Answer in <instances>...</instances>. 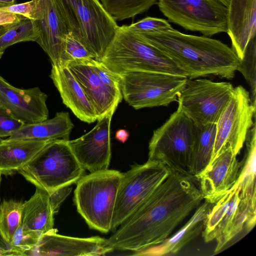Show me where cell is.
<instances>
[{"mask_svg":"<svg viewBox=\"0 0 256 256\" xmlns=\"http://www.w3.org/2000/svg\"><path fill=\"white\" fill-rule=\"evenodd\" d=\"M196 127L178 108L161 126L154 131L148 144V160L159 162L170 170L191 175Z\"/></svg>","mask_w":256,"mask_h":256,"instance_id":"cell-8","label":"cell"},{"mask_svg":"<svg viewBox=\"0 0 256 256\" xmlns=\"http://www.w3.org/2000/svg\"><path fill=\"white\" fill-rule=\"evenodd\" d=\"M72 32L99 60L118 27L99 0H59Z\"/></svg>","mask_w":256,"mask_h":256,"instance_id":"cell-7","label":"cell"},{"mask_svg":"<svg viewBox=\"0 0 256 256\" xmlns=\"http://www.w3.org/2000/svg\"><path fill=\"white\" fill-rule=\"evenodd\" d=\"M41 235L30 230L21 224L15 231L10 244L20 256L30 250L38 244Z\"/></svg>","mask_w":256,"mask_h":256,"instance_id":"cell-33","label":"cell"},{"mask_svg":"<svg viewBox=\"0 0 256 256\" xmlns=\"http://www.w3.org/2000/svg\"><path fill=\"white\" fill-rule=\"evenodd\" d=\"M74 127L68 112H56L52 118L24 124L8 138L68 141L70 140V134Z\"/></svg>","mask_w":256,"mask_h":256,"instance_id":"cell-24","label":"cell"},{"mask_svg":"<svg viewBox=\"0 0 256 256\" xmlns=\"http://www.w3.org/2000/svg\"><path fill=\"white\" fill-rule=\"evenodd\" d=\"M196 178L170 173L141 206L107 239L113 250L138 254L160 244L204 200Z\"/></svg>","mask_w":256,"mask_h":256,"instance_id":"cell-1","label":"cell"},{"mask_svg":"<svg viewBox=\"0 0 256 256\" xmlns=\"http://www.w3.org/2000/svg\"><path fill=\"white\" fill-rule=\"evenodd\" d=\"M236 156L226 145L196 177L204 200L215 203L235 184L242 165Z\"/></svg>","mask_w":256,"mask_h":256,"instance_id":"cell-17","label":"cell"},{"mask_svg":"<svg viewBox=\"0 0 256 256\" xmlns=\"http://www.w3.org/2000/svg\"><path fill=\"white\" fill-rule=\"evenodd\" d=\"M116 21L132 18L148 11L158 0H99Z\"/></svg>","mask_w":256,"mask_h":256,"instance_id":"cell-29","label":"cell"},{"mask_svg":"<svg viewBox=\"0 0 256 256\" xmlns=\"http://www.w3.org/2000/svg\"><path fill=\"white\" fill-rule=\"evenodd\" d=\"M31 20L36 24V42L48 56L52 64L61 67L64 40L72 32L59 0H32Z\"/></svg>","mask_w":256,"mask_h":256,"instance_id":"cell-14","label":"cell"},{"mask_svg":"<svg viewBox=\"0 0 256 256\" xmlns=\"http://www.w3.org/2000/svg\"><path fill=\"white\" fill-rule=\"evenodd\" d=\"M256 36L248 42L238 70L244 76L250 89L252 105L256 108Z\"/></svg>","mask_w":256,"mask_h":256,"instance_id":"cell-31","label":"cell"},{"mask_svg":"<svg viewBox=\"0 0 256 256\" xmlns=\"http://www.w3.org/2000/svg\"><path fill=\"white\" fill-rule=\"evenodd\" d=\"M220 2H221L222 4H224L226 7L228 8L230 0H218Z\"/></svg>","mask_w":256,"mask_h":256,"instance_id":"cell-43","label":"cell"},{"mask_svg":"<svg viewBox=\"0 0 256 256\" xmlns=\"http://www.w3.org/2000/svg\"><path fill=\"white\" fill-rule=\"evenodd\" d=\"M22 17L21 16L0 10V24L18 22Z\"/></svg>","mask_w":256,"mask_h":256,"instance_id":"cell-39","label":"cell"},{"mask_svg":"<svg viewBox=\"0 0 256 256\" xmlns=\"http://www.w3.org/2000/svg\"><path fill=\"white\" fill-rule=\"evenodd\" d=\"M160 10L186 30L205 36L227 32L228 8L218 0H158Z\"/></svg>","mask_w":256,"mask_h":256,"instance_id":"cell-11","label":"cell"},{"mask_svg":"<svg viewBox=\"0 0 256 256\" xmlns=\"http://www.w3.org/2000/svg\"><path fill=\"white\" fill-rule=\"evenodd\" d=\"M128 26L134 31L142 34L165 32L173 28L166 20L150 16L146 17Z\"/></svg>","mask_w":256,"mask_h":256,"instance_id":"cell-34","label":"cell"},{"mask_svg":"<svg viewBox=\"0 0 256 256\" xmlns=\"http://www.w3.org/2000/svg\"><path fill=\"white\" fill-rule=\"evenodd\" d=\"M170 173L163 164L148 160L122 173L111 231L115 230L136 212Z\"/></svg>","mask_w":256,"mask_h":256,"instance_id":"cell-10","label":"cell"},{"mask_svg":"<svg viewBox=\"0 0 256 256\" xmlns=\"http://www.w3.org/2000/svg\"><path fill=\"white\" fill-rule=\"evenodd\" d=\"M122 172L107 169L84 175L77 182L74 200L89 228L102 233L111 231Z\"/></svg>","mask_w":256,"mask_h":256,"instance_id":"cell-4","label":"cell"},{"mask_svg":"<svg viewBox=\"0 0 256 256\" xmlns=\"http://www.w3.org/2000/svg\"><path fill=\"white\" fill-rule=\"evenodd\" d=\"M0 256H20L0 232Z\"/></svg>","mask_w":256,"mask_h":256,"instance_id":"cell-38","label":"cell"},{"mask_svg":"<svg viewBox=\"0 0 256 256\" xmlns=\"http://www.w3.org/2000/svg\"><path fill=\"white\" fill-rule=\"evenodd\" d=\"M234 89L230 82L188 78L178 96V108L196 126L216 124Z\"/></svg>","mask_w":256,"mask_h":256,"instance_id":"cell-12","label":"cell"},{"mask_svg":"<svg viewBox=\"0 0 256 256\" xmlns=\"http://www.w3.org/2000/svg\"><path fill=\"white\" fill-rule=\"evenodd\" d=\"M25 124L14 117L6 108L0 106V138L9 137Z\"/></svg>","mask_w":256,"mask_h":256,"instance_id":"cell-35","label":"cell"},{"mask_svg":"<svg viewBox=\"0 0 256 256\" xmlns=\"http://www.w3.org/2000/svg\"><path fill=\"white\" fill-rule=\"evenodd\" d=\"M38 36L39 31L35 21L22 16L0 36V59L10 46L22 42H36Z\"/></svg>","mask_w":256,"mask_h":256,"instance_id":"cell-28","label":"cell"},{"mask_svg":"<svg viewBox=\"0 0 256 256\" xmlns=\"http://www.w3.org/2000/svg\"><path fill=\"white\" fill-rule=\"evenodd\" d=\"M56 229L46 232L32 248L24 256H76L106 255L113 251L108 245L107 239L98 236L76 238L58 234Z\"/></svg>","mask_w":256,"mask_h":256,"instance_id":"cell-18","label":"cell"},{"mask_svg":"<svg viewBox=\"0 0 256 256\" xmlns=\"http://www.w3.org/2000/svg\"><path fill=\"white\" fill-rule=\"evenodd\" d=\"M2 173L1 172H0V182H1V179H2Z\"/></svg>","mask_w":256,"mask_h":256,"instance_id":"cell-44","label":"cell"},{"mask_svg":"<svg viewBox=\"0 0 256 256\" xmlns=\"http://www.w3.org/2000/svg\"><path fill=\"white\" fill-rule=\"evenodd\" d=\"M246 153L242 162L237 182L240 188V194L244 198L252 202L256 201V123L247 134Z\"/></svg>","mask_w":256,"mask_h":256,"instance_id":"cell-27","label":"cell"},{"mask_svg":"<svg viewBox=\"0 0 256 256\" xmlns=\"http://www.w3.org/2000/svg\"><path fill=\"white\" fill-rule=\"evenodd\" d=\"M116 138L118 141L124 142L129 137V133L124 129H120L116 133Z\"/></svg>","mask_w":256,"mask_h":256,"instance_id":"cell-40","label":"cell"},{"mask_svg":"<svg viewBox=\"0 0 256 256\" xmlns=\"http://www.w3.org/2000/svg\"><path fill=\"white\" fill-rule=\"evenodd\" d=\"M139 34L170 58L188 78L214 75L230 80L240 64L241 60L233 50L217 40L185 34L174 28Z\"/></svg>","mask_w":256,"mask_h":256,"instance_id":"cell-2","label":"cell"},{"mask_svg":"<svg viewBox=\"0 0 256 256\" xmlns=\"http://www.w3.org/2000/svg\"><path fill=\"white\" fill-rule=\"evenodd\" d=\"M14 23L0 24V36L5 33Z\"/></svg>","mask_w":256,"mask_h":256,"instance_id":"cell-42","label":"cell"},{"mask_svg":"<svg viewBox=\"0 0 256 256\" xmlns=\"http://www.w3.org/2000/svg\"><path fill=\"white\" fill-rule=\"evenodd\" d=\"M47 98L48 96L38 87L18 88L0 76L2 106L25 124L36 123L48 118Z\"/></svg>","mask_w":256,"mask_h":256,"instance_id":"cell-19","label":"cell"},{"mask_svg":"<svg viewBox=\"0 0 256 256\" xmlns=\"http://www.w3.org/2000/svg\"><path fill=\"white\" fill-rule=\"evenodd\" d=\"M92 59L76 60L68 62L66 66L84 92L98 120L110 113L114 114L123 97L120 88L109 86L102 80L93 66Z\"/></svg>","mask_w":256,"mask_h":256,"instance_id":"cell-15","label":"cell"},{"mask_svg":"<svg viewBox=\"0 0 256 256\" xmlns=\"http://www.w3.org/2000/svg\"><path fill=\"white\" fill-rule=\"evenodd\" d=\"M99 61L120 76L131 72L150 71L186 76L170 58L126 25L118 26Z\"/></svg>","mask_w":256,"mask_h":256,"instance_id":"cell-3","label":"cell"},{"mask_svg":"<svg viewBox=\"0 0 256 256\" xmlns=\"http://www.w3.org/2000/svg\"><path fill=\"white\" fill-rule=\"evenodd\" d=\"M84 172L67 141L56 140L49 142L18 172L36 188L50 194L76 184Z\"/></svg>","mask_w":256,"mask_h":256,"instance_id":"cell-5","label":"cell"},{"mask_svg":"<svg viewBox=\"0 0 256 256\" xmlns=\"http://www.w3.org/2000/svg\"><path fill=\"white\" fill-rule=\"evenodd\" d=\"M54 140L3 139L0 143V172L10 175L30 162L49 142Z\"/></svg>","mask_w":256,"mask_h":256,"instance_id":"cell-22","label":"cell"},{"mask_svg":"<svg viewBox=\"0 0 256 256\" xmlns=\"http://www.w3.org/2000/svg\"><path fill=\"white\" fill-rule=\"evenodd\" d=\"M120 76L122 97L136 110L167 106L176 100L188 79L184 76L150 71L128 72Z\"/></svg>","mask_w":256,"mask_h":256,"instance_id":"cell-9","label":"cell"},{"mask_svg":"<svg viewBox=\"0 0 256 256\" xmlns=\"http://www.w3.org/2000/svg\"><path fill=\"white\" fill-rule=\"evenodd\" d=\"M256 222V203L242 196L237 182L207 214L202 236L206 242L216 240L214 252L221 250L244 228L250 232Z\"/></svg>","mask_w":256,"mask_h":256,"instance_id":"cell-6","label":"cell"},{"mask_svg":"<svg viewBox=\"0 0 256 256\" xmlns=\"http://www.w3.org/2000/svg\"><path fill=\"white\" fill-rule=\"evenodd\" d=\"M23 202L14 200H4L0 204V232L10 243L22 222Z\"/></svg>","mask_w":256,"mask_h":256,"instance_id":"cell-30","label":"cell"},{"mask_svg":"<svg viewBox=\"0 0 256 256\" xmlns=\"http://www.w3.org/2000/svg\"><path fill=\"white\" fill-rule=\"evenodd\" d=\"M113 113L100 120L90 132L67 141L76 160L90 173L108 169L111 159L110 122Z\"/></svg>","mask_w":256,"mask_h":256,"instance_id":"cell-16","label":"cell"},{"mask_svg":"<svg viewBox=\"0 0 256 256\" xmlns=\"http://www.w3.org/2000/svg\"><path fill=\"white\" fill-rule=\"evenodd\" d=\"M54 215L50 194L36 188L34 194L23 202L22 224L42 236L54 229Z\"/></svg>","mask_w":256,"mask_h":256,"instance_id":"cell-25","label":"cell"},{"mask_svg":"<svg viewBox=\"0 0 256 256\" xmlns=\"http://www.w3.org/2000/svg\"><path fill=\"white\" fill-rule=\"evenodd\" d=\"M228 29L232 49L241 60L246 48L256 32V0H230Z\"/></svg>","mask_w":256,"mask_h":256,"instance_id":"cell-20","label":"cell"},{"mask_svg":"<svg viewBox=\"0 0 256 256\" xmlns=\"http://www.w3.org/2000/svg\"><path fill=\"white\" fill-rule=\"evenodd\" d=\"M50 77L59 92L63 103L78 118L88 124L97 120L92 106L78 80L66 66L52 65Z\"/></svg>","mask_w":256,"mask_h":256,"instance_id":"cell-21","label":"cell"},{"mask_svg":"<svg viewBox=\"0 0 256 256\" xmlns=\"http://www.w3.org/2000/svg\"><path fill=\"white\" fill-rule=\"evenodd\" d=\"M212 204L204 200L195 210L186 224L173 236L160 244L140 252L137 255L164 256L178 252L202 232L207 214Z\"/></svg>","mask_w":256,"mask_h":256,"instance_id":"cell-23","label":"cell"},{"mask_svg":"<svg viewBox=\"0 0 256 256\" xmlns=\"http://www.w3.org/2000/svg\"><path fill=\"white\" fill-rule=\"evenodd\" d=\"M196 126L191 162V175L195 178L212 160L216 138V124Z\"/></svg>","mask_w":256,"mask_h":256,"instance_id":"cell-26","label":"cell"},{"mask_svg":"<svg viewBox=\"0 0 256 256\" xmlns=\"http://www.w3.org/2000/svg\"><path fill=\"white\" fill-rule=\"evenodd\" d=\"M2 140H3V139H2V138H0V143L2 142Z\"/></svg>","mask_w":256,"mask_h":256,"instance_id":"cell-45","label":"cell"},{"mask_svg":"<svg viewBox=\"0 0 256 256\" xmlns=\"http://www.w3.org/2000/svg\"><path fill=\"white\" fill-rule=\"evenodd\" d=\"M16 0H0V8L16 4Z\"/></svg>","mask_w":256,"mask_h":256,"instance_id":"cell-41","label":"cell"},{"mask_svg":"<svg viewBox=\"0 0 256 256\" xmlns=\"http://www.w3.org/2000/svg\"><path fill=\"white\" fill-rule=\"evenodd\" d=\"M256 110L249 92L241 86L234 88L230 99L216 124L212 160L228 144L236 154L240 153L248 132L255 122L253 118H256Z\"/></svg>","mask_w":256,"mask_h":256,"instance_id":"cell-13","label":"cell"},{"mask_svg":"<svg viewBox=\"0 0 256 256\" xmlns=\"http://www.w3.org/2000/svg\"><path fill=\"white\" fill-rule=\"evenodd\" d=\"M72 190L70 186L60 188L50 194V201L53 211L56 214L62 202Z\"/></svg>","mask_w":256,"mask_h":256,"instance_id":"cell-37","label":"cell"},{"mask_svg":"<svg viewBox=\"0 0 256 256\" xmlns=\"http://www.w3.org/2000/svg\"><path fill=\"white\" fill-rule=\"evenodd\" d=\"M33 0H31L24 3L18 4H15L4 8H0V10L31 19V12Z\"/></svg>","mask_w":256,"mask_h":256,"instance_id":"cell-36","label":"cell"},{"mask_svg":"<svg viewBox=\"0 0 256 256\" xmlns=\"http://www.w3.org/2000/svg\"><path fill=\"white\" fill-rule=\"evenodd\" d=\"M94 58L84 46L78 40L73 32H70L64 40V53L61 67L66 66L72 60L82 58Z\"/></svg>","mask_w":256,"mask_h":256,"instance_id":"cell-32","label":"cell"},{"mask_svg":"<svg viewBox=\"0 0 256 256\" xmlns=\"http://www.w3.org/2000/svg\"><path fill=\"white\" fill-rule=\"evenodd\" d=\"M0 106H2L0 100Z\"/></svg>","mask_w":256,"mask_h":256,"instance_id":"cell-46","label":"cell"}]
</instances>
